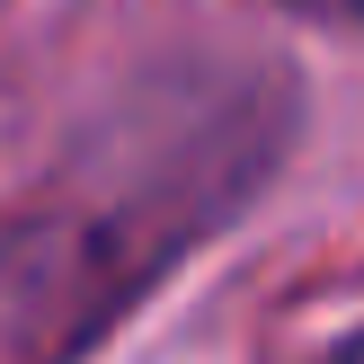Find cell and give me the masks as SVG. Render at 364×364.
<instances>
[{
  "label": "cell",
  "instance_id": "obj_3",
  "mask_svg": "<svg viewBox=\"0 0 364 364\" xmlns=\"http://www.w3.org/2000/svg\"><path fill=\"white\" fill-rule=\"evenodd\" d=\"M364 347H355V338H329V355H320V364H355Z\"/></svg>",
  "mask_w": 364,
  "mask_h": 364
},
{
  "label": "cell",
  "instance_id": "obj_2",
  "mask_svg": "<svg viewBox=\"0 0 364 364\" xmlns=\"http://www.w3.org/2000/svg\"><path fill=\"white\" fill-rule=\"evenodd\" d=\"M294 18H311V27H355L364 18V0H284Z\"/></svg>",
  "mask_w": 364,
  "mask_h": 364
},
{
  "label": "cell",
  "instance_id": "obj_1",
  "mask_svg": "<svg viewBox=\"0 0 364 364\" xmlns=\"http://www.w3.org/2000/svg\"><path fill=\"white\" fill-rule=\"evenodd\" d=\"M302 98L258 63L151 80L45 205L0 223V364H89L284 169Z\"/></svg>",
  "mask_w": 364,
  "mask_h": 364
}]
</instances>
